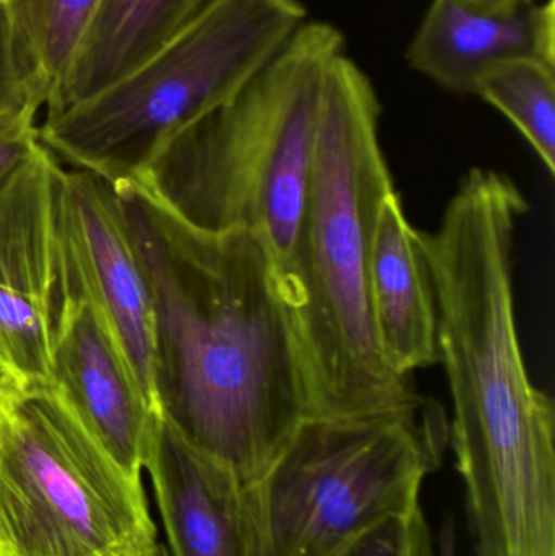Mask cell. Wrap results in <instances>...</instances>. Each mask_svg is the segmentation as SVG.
Wrapping results in <instances>:
<instances>
[{"instance_id": "cell-13", "label": "cell", "mask_w": 555, "mask_h": 556, "mask_svg": "<svg viewBox=\"0 0 555 556\" xmlns=\"http://www.w3.org/2000/svg\"><path fill=\"white\" fill-rule=\"evenodd\" d=\"M409 64L455 93H472L479 78L502 62L540 58L555 64L554 0L508 12L432 0L407 51Z\"/></svg>"}, {"instance_id": "cell-11", "label": "cell", "mask_w": 555, "mask_h": 556, "mask_svg": "<svg viewBox=\"0 0 555 556\" xmlns=\"http://www.w3.org/2000/svg\"><path fill=\"white\" fill-rule=\"evenodd\" d=\"M143 470L169 556H248L243 483L160 414Z\"/></svg>"}, {"instance_id": "cell-10", "label": "cell", "mask_w": 555, "mask_h": 556, "mask_svg": "<svg viewBox=\"0 0 555 556\" xmlns=\"http://www.w3.org/2000/svg\"><path fill=\"white\" fill-rule=\"evenodd\" d=\"M52 384L85 427L127 472L142 476L153 424L162 412L147 399L113 330L75 294L62 291Z\"/></svg>"}, {"instance_id": "cell-16", "label": "cell", "mask_w": 555, "mask_h": 556, "mask_svg": "<svg viewBox=\"0 0 555 556\" xmlns=\"http://www.w3.org/2000/svg\"><path fill=\"white\" fill-rule=\"evenodd\" d=\"M472 93L501 111L555 173V64L515 58L489 68Z\"/></svg>"}, {"instance_id": "cell-9", "label": "cell", "mask_w": 555, "mask_h": 556, "mask_svg": "<svg viewBox=\"0 0 555 556\" xmlns=\"http://www.w3.org/2000/svg\"><path fill=\"white\" fill-rule=\"evenodd\" d=\"M62 169L38 142L0 185V355L22 386L52 381L62 301Z\"/></svg>"}, {"instance_id": "cell-5", "label": "cell", "mask_w": 555, "mask_h": 556, "mask_svg": "<svg viewBox=\"0 0 555 556\" xmlns=\"http://www.w3.org/2000/svg\"><path fill=\"white\" fill-rule=\"evenodd\" d=\"M450 438L445 414L414 407L310 417L243 489L248 556H342L365 532L419 506Z\"/></svg>"}, {"instance_id": "cell-24", "label": "cell", "mask_w": 555, "mask_h": 556, "mask_svg": "<svg viewBox=\"0 0 555 556\" xmlns=\"http://www.w3.org/2000/svg\"><path fill=\"white\" fill-rule=\"evenodd\" d=\"M3 401H0V404H2Z\"/></svg>"}, {"instance_id": "cell-17", "label": "cell", "mask_w": 555, "mask_h": 556, "mask_svg": "<svg viewBox=\"0 0 555 556\" xmlns=\"http://www.w3.org/2000/svg\"><path fill=\"white\" fill-rule=\"evenodd\" d=\"M45 111V94L26 61L7 3H0V117L25 108Z\"/></svg>"}, {"instance_id": "cell-4", "label": "cell", "mask_w": 555, "mask_h": 556, "mask_svg": "<svg viewBox=\"0 0 555 556\" xmlns=\"http://www.w3.org/2000/svg\"><path fill=\"white\" fill-rule=\"evenodd\" d=\"M344 49L328 23H303L237 98L179 126L123 181L202 231L247 230L283 283L308 191L323 88Z\"/></svg>"}, {"instance_id": "cell-15", "label": "cell", "mask_w": 555, "mask_h": 556, "mask_svg": "<svg viewBox=\"0 0 555 556\" xmlns=\"http://www.w3.org/2000/svg\"><path fill=\"white\" fill-rule=\"evenodd\" d=\"M100 2L7 0L26 61L45 94L42 114L64 106Z\"/></svg>"}, {"instance_id": "cell-2", "label": "cell", "mask_w": 555, "mask_h": 556, "mask_svg": "<svg viewBox=\"0 0 555 556\" xmlns=\"http://www.w3.org/2000/svg\"><path fill=\"white\" fill-rule=\"evenodd\" d=\"M527 212L514 179L472 168L439 228L424 233L456 467L466 493L497 508L525 505L555 483L554 402L531 382L515 314V243Z\"/></svg>"}, {"instance_id": "cell-23", "label": "cell", "mask_w": 555, "mask_h": 556, "mask_svg": "<svg viewBox=\"0 0 555 556\" xmlns=\"http://www.w3.org/2000/svg\"><path fill=\"white\" fill-rule=\"evenodd\" d=\"M0 3H7V0H0Z\"/></svg>"}, {"instance_id": "cell-21", "label": "cell", "mask_w": 555, "mask_h": 556, "mask_svg": "<svg viewBox=\"0 0 555 556\" xmlns=\"http://www.w3.org/2000/svg\"><path fill=\"white\" fill-rule=\"evenodd\" d=\"M159 556H169L168 551H166V547L163 544H162V547H160Z\"/></svg>"}, {"instance_id": "cell-8", "label": "cell", "mask_w": 555, "mask_h": 556, "mask_svg": "<svg viewBox=\"0 0 555 556\" xmlns=\"http://www.w3.org/2000/svg\"><path fill=\"white\" fill-rule=\"evenodd\" d=\"M62 291L84 298L129 358L147 399L156 388V324L123 191L103 176L62 169L58 194Z\"/></svg>"}, {"instance_id": "cell-3", "label": "cell", "mask_w": 555, "mask_h": 556, "mask_svg": "<svg viewBox=\"0 0 555 556\" xmlns=\"http://www.w3.org/2000/svg\"><path fill=\"white\" fill-rule=\"evenodd\" d=\"M380 116L374 85L341 52L326 72L305 207L282 283L312 417L400 410L426 399L384 362L371 320V240L381 204L396 191Z\"/></svg>"}, {"instance_id": "cell-12", "label": "cell", "mask_w": 555, "mask_h": 556, "mask_svg": "<svg viewBox=\"0 0 555 556\" xmlns=\"http://www.w3.org/2000/svg\"><path fill=\"white\" fill-rule=\"evenodd\" d=\"M368 294L375 337L396 375L439 362V326L432 273L422 231L404 214L400 194L378 211L368 264Z\"/></svg>"}, {"instance_id": "cell-14", "label": "cell", "mask_w": 555, "mask_h": 556, "mask_svg": "<svg viewBox=\"0 0 555 556\" xmlns=\"http://www.w3.org/2000/svg\"><path fill=\"white\" fill-rule=\"evenodd\" d=\"M205 2L207 0H101L72 75L64 106L97 93L142 64Z\"/></svg>"}, {"instance_id": "cell-18", "label": "cell", "mask_w": 555, "mask_h": 556, "mask_svg": "<svg viewBox=\"0 0 555 556\" xmlns=\"http://www.w3.org/2000/svg\"><path fill=\"white\" fill-rule=\"evenodd\" d=\"M342 556H432L422 509L380 522Z\"/></svg>"}, {"instance_id": "cell-6", "label": "cell", "mask_w": 555, "mask_h": 556, "mask_svg": "<svg viewBox=\"0 0 555 556\" xmlns=\"http://www.w3.org/2000/svg\"><path fill=\"white\" fill-rule=\"evenodd\" d=\"M305 18L299 0H207L142 64L42 114L39 142L65 168L123 181L168 134L253 84Z\"/></svg>"}, {"instance_id": "cell-7", "label": "cell", "mask_w": 555, "mask_h": 556, "mask_svg": "<svg viewBox=\"0 0 555 556\" xmlns=\"http://www.w3.org/2000/svg\"><path fill=\"white\" fill-rule=\"evenodd\" d=\"M142 476L119 466L58 386L0 404V556H159Z\"/></svg>"}, {"instance_id": "cell-22", "label": "cell", "mask_w": 555, "mask_h": 556, "mask_svg": "<svg viewBox=\"0 0 555 556\" xmlns=\"http://www.w3.org/2000/svg\"><path fill=\"white\" fill-rule=\"evenodd\" d=\"M0 366H2L3 369H7V371L10 372L9 366L5 365V362H3L2 355H0ZM12 375V372H10Z\"/></svg>"}, {"instance_id": "cell-19", "label": "cell", "mask_w": 555, "mask_h": 556, "mask_svg": "<svg viewBox=\"0 0 555 556\" xmlns=\"http://www.w3.org/2000/svg\"><path fill=\"white\" fill-rule=\"evenodd\" d=\"M41 108H25L0 117V185L39 142Z\"/></svg>"}, {"instance_id": "cell-20", "label": "cell", "mask_w": 555, "mask_h": 556, "mask_svg": "<svg viewBox=\"0 0 555 556\" xmlns=\"http://www.w3.org/2000/svg\"><path fill=\"white\" fill-rule=\"evenodd\" d=\"M469 9L481 10V12L501 13L517 9L528 0H459Z\"/></svg>"}, {"instance_id": "cell-1", "label": "cell", "mask_w": 555, "mask_h": 556, "mask_svg": "<svg viewBox=\"0 0 555 556\" xmlns=\"http://www.w3.org/2000/svg\"><path fill=\"white\" fill-rule=\"evenodd\" d=\"M116 186L152 294L162 414L251 485L312 417L273 253L253 231L198 230Z\"/></svg>"}]
</instances>
